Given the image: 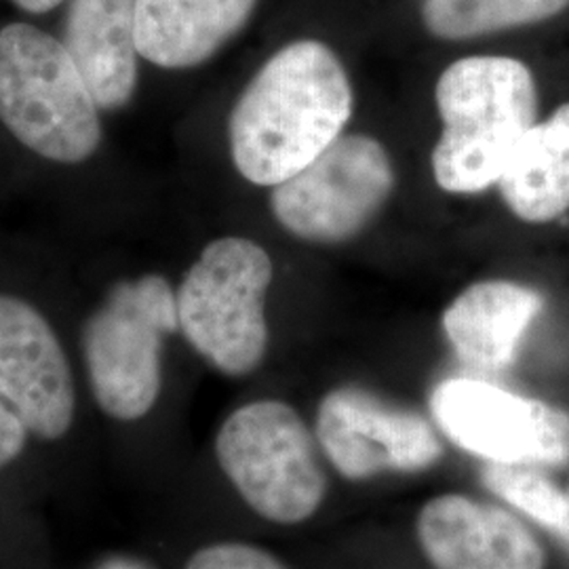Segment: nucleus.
<instances>
[{
    "label": "nucleus",
    "mask_w": 569,
    "mask_h": 569,
    "mask_svg": "<svg viewBox=\"0 0 569 569\" xmlns=\"http://www.w3.org/2000/svg\"><path fill=\"white\" fill-rule=\"evenodd\" d=\"M352 112L355 87L342 58L319 39L287 42L230 112L232 163L247 182L274 188L342 138Z\"/></svg>",
    "instance_id": "obj_1"
},
{
    "label": "nucleus",
    "mask_w": 569,
    "mask_h": 569,
    "mask_svg": "<svg viewBox=\"0 0 569 569\" xmlns=\"http://www.w3.org/2000/svg\"><path fill=\"white\" fill-rule=\"evenodd\" d=\"M443 124L430 164L449 194L498 186L517 148L538 122V84L528 63L510 56L451 61L435 84Z\"/></svg>",
    "instance_id": "obj_2"
},
{
    "label": "nucleus",
    "mask_w": 569,
    "mask_h": 569,
    "mask_svg": "<svg viewBox=\"0 0 569 569\" xmlns=\"http://www.w3.org/2000/svg\"><path fill=\"white\" fill-rule=\"evenodd\" d=\"M0 121L49 161L81 163L102 140L98 103L66 47L28 23L0 30Z\"/></svg>",
    "instance_id": "obj_3"
},
{
    "label": "nucleus",
    "mask_w": 569,
    "mask_h": 569,
    "mask_svg": "<svg viewBox=\"0 0 569 569\" xmlns=\"http://www.w3.org/2000/svg\"><path fill=\"white\" fill-rule=\"evenodd\" d=\"M274 266L264 247L243 237L211 241L176 293L180 329L218 371L241 378L268 350L266 293Z\"/></svg>",
    "instance_id": "obj_4"
},
{
    "label": "nucleus",
    "mask_w": 569,
    "mask_h": 569,
    "mask_svg": "<svg viewBox=\"0 0 569 569\" xmlns=\"http://www.w3.org/2000/svg\"><path fill=\"white\" fill-rule=\"evenodd\" d=\"M216 458L244 502L266 521L298 526L326 500V472L302 416L283 401L239 407L216 437Z\"/></svg>",
    "instance_id": "obj_5"
},
{
    "label": "nucleus",
    "mask_w": 569,
    "mask_h": 569,
    "mask_svg": "<svg viewBox=\"0 0 569 569\" xmlns=\"http://www.w3.org/2000/svg\"><path fill=\"white\" fill-rule=\"evenodd\" d=\"M180 329L178 300L159 274L117 284L84 323L82 352L98 406L122 422L143 418L161 395L163 338Z\"/></svg>",
    "instance_id": "obj_6"
},
{
    "label": "nucleus",
    "mask_w": 569,
    "mask_h": 569,
    "mask_svg": "<svg viewBox=\"0 0 569 569\" xmlns=\"http://www.w3.org/2000/svg\"><path fill=\"white\" fill-rule=\"evenodd\" d=\"M395 186L397 171L385 143L348 133L274 186L270 209L283 230L305 243L342 244L382 213Z\"/></svg>",
    "instance_id": "obj_7"
},
{
    "label": "nucleus",
    "mask_w": 569,
    "mask_h": 569,
    "mask_svg": "<svg viewBox=\"0 0 569 569\" xmlns=\"http://www.w3.org/2000/svg\"><path fill=\"white\" fill-rule=\"evenodd\" d=\"M437 427L453 446L489 465L563 467L569 413L477 378H448L430 395Z\"/></svg>",
    "instance_id": "obj_8"
},
{
    "label": "nucleus",
    "mask_w": 569,
    "mask_h": 569,
    "mask_svg": "<svg viewBox=\"0 0 569 569\" xmlns=\"http://www.w3.org/2000/svg\"><path fill=\"white\" fill-rule=\"evenodd\" d=\"M317 441L350 481L422 472L443 458L437 430L422 413L361 387L333 388L321 399Z\"/></svg>",
    "instance_id": "obj_9"
},
{
    "label": "nucleus",
    "mask_w": 569,
    "mask_h": 569,
    "mask_svg": "<svg viewBox=\"0 0 569 569\" xmlns=\"http://www.w3.org/2000/svg\"><path fill=\"white\" fill-rule=\"evenodd\" d=\"M0 397L39 439L72 427L74 382L60 340L37 308L11 296H0Z\"/></svg>",
    "instance_id": "obj_10"
},
{
    "label": "nucleus",
    "mask_w": 569,
    "mask_h": 569,
    "mask_svg": "<svg viewBox=\"0 0 569 569\" xmlns=\"http://www.w3.org/2000/svg\"><path fill=\"white\" fill-rule=\"evenodd\" d=\"M418 545L435 569H547V552L510 510L443 493L418 512Z\"/></svg>",
    "instance_id": "obj_11"
},
{
    "label": "nucleus",
    "mask_w": 569,
    "mask_h": 569,
    "mask_svg": "<svg viewBox=\"0 0 569 569\" xmlns=\"http://www.w3.org/2000/svg\"><path fill=\"white\" fill-rule=\"evenodd\" d=\"M545 305V296L529 284L507 279L477 281L451 300L441 326L465 366L502 371L515 363L529 327Z\"/></svg>",
    "instance_id": "obj_12"
},
{
    "label": "nucleus",
    "mask_w": 569,
    "mask_h": 569,
    "mask_svg": "<svg viewBox=\"0 0 569 569\" xmlns=\"http://www.w3.org/2000/svg\"><path fill=\"white\" fill-rule=\"evenodd\" d=\"M102 110L127 106L138 87L136 0H70L63 42Z\"/></svg>",
    "instance_id": "obj_13"
},
{
    "label": "nucleus",
    "mask_w": 569,
    "mask_h": 569,
    "mask_svg": "<svg viewBox=\"0 0 569 569\" xmlns=\"http://www.w3.org/2000/svg\"><path fill=\"white\" fill-rule=\"evenodd\" d=\"M258 0H136L143 60L186 70L211 60L253 18Z\"/></svg>",
    "instance_id": "obj_14"
},
{
    "label": "nucleus",
    "mask_w": 569,
    "mask_h": 569,
    "mask_svg": "<svg viewBox=\"0 0 569 569\" xmlns=\"http://www.w3.org/2000/svg\"><path fill=\"white\" fill-rule=\"evenodd\" d=\"M498 190L510 213L549 224L569 211V102L536 122L517 148Z\"/></svg>",
    "instance_id": "obj_15"
},
{
    "label": "nucleus",
    "mask_w": 569,
    "mask_h": 569,
    "mask_svg": "<svg viewBox=\"0 0 569 569\" xmlns=\"http://www.w3.org/2000/svg\"><path fill=\"white\" fill-rule=\"evenodd\" d=\"M569 0H427L420 18L437 41L465 42L552 20Z\"/></svg>",
    "instance_id": "obj_16"
},
{
    "label": "nucleus",
    "mask_w": 569,
    "mask_h": 569,
    "mask_svg": "<svg viewBox=\"0 0 569 569\" xmlns=\"http://www.w3.org/2000/svg\"><path fill=\"white\" fill-rule=\"evenodd\" d=\"M481 479L496 498L547 529L569 550V493L540 468L489 465Z\"/></svg>",
    "instance_id": "obj_17"
},
{
    "label": "nucleus",
    "mask_w": 569,
    "mask_h": 569,
    "mask_svg": "<svg viewBox=\"0 0 569 569\" xmlns=\"http://www.w3.org/2000/svg\"><path fill=\"white\" fill-rule=\"evenodd\" d=\"M186 569H287L270 552L243 542H220L197 550Z\"/></svg>",
    "instance_id": "obj_18"
},
{
    "label": "nucleus",
    "mask_w": 569,
    "mask_h": 569,
    "mask_svg": "<svg viewBox=\"0 0 569 569\" xmlns=\"http://www.w3.org/2000/svg\"><path fill=\"white\" fill-rule=\"evenodd\" d=\"M28 435L30 432L21 422L20 416L0 397V468L7 467L20 456Z\"/></svg>",
    "instance_id": "obj_19"
},
{
    "label": "nucleus",
    "mask_w": 569,
    "mask_h": 569,
    "mask_svg": "<svg viewBox=\"0 0 569 569\" xmlns=\"http://www.w3.org/2000/svg\"><path fill=\"white\" fill-rule=\"evenodd\" d=\"M13 2L28 13H47V11L56 9L61 0H13Z\"/></svg>",
    "instance_id": "obj_20"
},
{
    "label": "nucleus",
    "mask_w": 569,
    "mask_h": 569,
    "mask_svg": "<svg viewBox=\"0 0 569 569\" xmlns=\"http://www.w3.org/2000/svg\"><path fill=\"white\" fill-rule=\"evenodd\" d=\"M106 569H142L138 568V566H133V563H122V561H117V563H112L110 568Z\"/></svg>",
    "instance_id": "obj_21"
},
{
    "label": "nucleus",
    "mask_w": 569,
    "mask_h": 569,
    "mask_svg": "<svg viewBox=\"0 0 569 569\" xmlns=\"http://www.w3.org/2000/svg\"><path fill=\"white\" fill-rule=\"evenodd\" d=\"M422 2H427V0H422Z\"/></svg>",
    "instance_id": "obj_22"
}]
</instances>
